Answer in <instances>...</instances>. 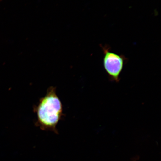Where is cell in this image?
<instances>
[{
	"mask_svg": "<svg viewBox=\"0 0 161 161\" xmlns=\"http://www.w3.org/2000/svg\"><path fill=\"white\" fill-rule=\"evenodd\" d=\"M103 53V65L111 81L118 82L125 63L126 58L122 55L114 53L107 45H101Z\"/></svg>",
	"mask_w": 161,
	"mask_h": 161,
	"instance_id": "cell-2",
	"label": "cell"
},
{
	"mask_svg": "<svg viewBox=\"0 0 161 161\" xmlns=\"http://www.w3.org/2000/svg\"><path fill=\"white\" fill-rule=\"evenodd\" d=\"M36 114L35 125L43 130L58 134L57 126L64 116L63 105L56 93V88L50 86L33 107Z\"/></svg>",
	"mask_w": 161,
	"mask_h": 161,
	"instance_id": "cell-1",
	"label": "cell"
}]
</instances>
